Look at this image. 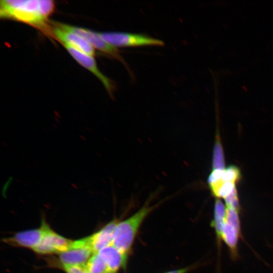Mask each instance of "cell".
Returning a JSON list of instances; mask_svg holds the SVG:
<instances>
[{
  "instance_id": "obj_1",
  "label": "cell",
  "mask_w": 273,
  "mask_h": 273,
  "mask_svg": "<svg viewBox=\"0 0 273 273\" xmlns=\"http://www.w3.org/2000/svg\"><path fill=\"white\" fill-rule=\"evenodd\" d=\"M55 8L51 0H2L0 16L49 31L48 22Z\"/></svg>"
},
{
  "instance_id": "obj_2",
  "label": "cell",
  "mask_w": 273,
  "mask_h": 273,
  "mask_svg": "<svg viewBox=\"0 0 273 273\" xmlns=\"http://www.w3.org/2000/svg\"><path fill=\"white\" fill-rule=\"evenodd\" d=\"M152 208L145 206L130 217L117 224L111 245L125 256L127 257L141 224Z\"/></svg>"
},
{
  "instance_id": "obj_3",
  "label": "cell",
  "mask_w": 273,
  "mask_h": 273,
  "mask_svg": "<svg viewBox=\"0 0 273 273\" xmlns=\"http://www.w3.org/2000/svg\"><path fill=\"white\" fill-rule=\"evenodd\" d=\"M100 36L110 45L116 47H135L164 44L158 39L140 34L119 32H98Z\"/></svg>"
},
{
  "instance_id": "obj_4",
  "label": "cell",
  "mask_w": 273,
  "mask_h": 273,
  "mask_svg": "<svg viewBox=\"0 0 273 273\" xmlns=\"http://www.w3.org/2000/svg\"><path fill=\"white\" fill-rule=\"evenodd\" d=\"M44 226L43 236L33 250L37 254L46 255L60 254L68 250L73 241L56 233L43 220Z\"/></svg>"
},
{
  "instance_id": "obj_5",
  "label": "cell",
  "mask_w": 273,
  "mask_h": 273,
  "mask_svg": "<svg viewBox=\"0 0 273 273\" xmlns=\"http://www.w3.org/2000/svg\"><path fill=\"white\" fill-rule=\"evenodd\" d=\"M94 254L86 237L73 241L68 250L59 254V259L62 265H84Z\"/></svg>"
},
{
  "instance_id": "obj_6",
  "label": "cell",
  "mask_w": 273,
  "mask_h": 273,
  "mask_svg": "<svg viewBox=\"0 0 273 273\" xmlns=\"http://www.w3.org/2000/svg\"><path fill=\"white\" fill-rule=\"evenodd\" d=\"M50 27V32L63 45L68 46L80 52L94 57L95 49L79 35L63 28L60 23H54Z\"/></svg>"
},
{
  "instance_id": "obj_7",
  "label": "cell",
  "mask_w": 273,
  "mask_h": 273,
  "mask_svg": "<svg viewBox=\"0 0 273 273\" xmlns=\"http://www.w3.org/2000/svg\"><path fill=\"white\" fill-rule=\"evenodd\" d=\"M63 28L70 31L84 38L94 49L111 55L117 58H119L118 51L116 48L110 45L104 40L98 32H95L89 29L60 23Z\"/></svg>"
},
{
  "instance_id": "obj_8",
  "label": "cell",
  "mask_w": 273,
  "mask_h": 273,
  "mask_svg": "<svg viewBox=\"0 0 273 273\" xmlns=\"http://www.w3.org/2000/svg\"><path fill=\"white\" fill-rule=\"evenodd\" d=\"M63 46L80 65L90 71L102 82L107 92L111 95L114 89L112 81L99 70L94 57L68 46Z\"/></svg>"
},
{
  "instance_id": "obj_9",
  "label": "cell",
  "mask_w": 273,
  "mask_h": 273,
  "mask_svg": "<svg viewBox=\"0 0 273 273\" xmlns=\"http://www.w3.org/2000/svg\"><path fill=\"white\" fill-rule=\"evenodd\" d=\"M44 232L43 221L40 228L16 233L14 236L4 239V242L11 246L33 249L40 242Z\"/></svg>"
},
{
  "instance_id": "obj_10",
  "label": "cell",
  "mask_w": 273,
  "mask_h": 273,
  "mask_svg": "<svg viewBox=\"0 0 273 273\" xmlns=\"http://www.w3.org/2000/svg\"><path fill=\"white\" fill-rule=\"evenodd\" d=\"M118 222L117 220H113L100 230L87 237L89 246L94 254H97L102 249L111 244Z\"/></svg>"
},
{
  "instance_id": "obj_11",
  "label": "cell",
  "mask_w": 273,
  "mask_h": 273,
  "mask_svg": "<svg viewBox=\"0 0 273 273\" xmlns=\"http://www.w3.org/2000/svg\"><path fill=\"white\" fill-rule=\"evenodd\" d=\"M241 236V226L233 224L224 220L221 239L228 246L231 257L234 260L239 257L238 247Z\"/></svg>"
},
{
  "instance_id": "obj_12",
  "label": "cell",
  "mask_w": 273,
  "mask_h": 273,
  "mask_svg": "<svg viewBox=\"0 0 273 273\" xmlns=\"http://www.w3.org/2000/svg\"><path fill=\"white\" fill-rule=\"evenodd\" d=\"M97 254L114 273H117L120 267L125 266L127 257L111 244L102 249Z\"/></svg>"
},
{
  "instance_id": "obj_13",
  "label": "cell",
  "mask_w": 273,
  "mask_h": 273,
  "mask_svg": "<svg viewBox=\"0 0 273 273\" xmlns=\"http://www.w3.org/2000/svg\"><path fill=\"white\" fill-rule=\"evenodd\" d=\"M212 194L217 198H225L235 188V183L223 180L221 178L209 184Z\"/></svg>"
},
{
  "instance_id": "obj_14",
  "label": "cell",
  "mask_w": 273,
  "mask_h": 273,
  "mask_svg": "<svg viewBox=\"0 0 273 273\" xmlns=\"http://www.w3.org/2000/svg\"><path fill=\"white\" fill-rule=\"evenodd\" d=\"M85 267L89 273H114L98 254H94L90 258Z\"/></svg>"
},
{
  "instance_id": "obj_15",
  "label": "cell",
  "mask_w": 273,
  "mask_h": 273,
  "mask_svg": "<svg viewBox=\"0 0 273 273\" xmlns=\"http://www.w3.org/2000/svg\"><path fill=\"white\" fill-rule=\"evenodd\" d=\"M224 158L222 147L219 136H216L212 157L213 170L224 169Z\"/></svg>"
},
{
  "instance_id": "obj_16",
  "label": "cell",
  "mask_w": 273,
  "mask_h": 273,
  "mask_svg": "<svg viewBox=\"0 0 273 273\" xmlns=\"http://www.w3.org/2000/svg\"><path fill=\"white\" fill-rule=\"evenodd\" d=\"M240 171L238 167L234 165H231L224 170L221 179L225 181L235 183L240 178Z\"/></svg>"
},
{
  "instance_id": "obj_17",
  "label": "cell",
  "mask_w": 273,
  "mask_h": 273,
  "mask_svg": "<svg viewBox=\"0 0 273 273\" xmlns=\"http://www.w3.org/2000/svg\"><path fill=\"white\" fill-rule=\"evenodd\" d=\"M226 207H232L239 210V202L236 187L232 193L224 198Z\"/></svg>"
},
{
  "instance_id": "obj_18",
  "label": "cell",
  "mask_w": 273,
  "mask_h": 273,
  "mask_svg": "<svg viewBox=\"0 0 273 273\" xmlns=\"http://www.w3.org/2000/svg\"><path fill=\"white\" fill-rule=\"evenodd\" d=\"M66 273H89L84 265H62Z\"/></svg>"
},
{
  "instance_id": "obj_19",
  "label": "cell",
  "mask_w": 273,
  "mask_h": 273,
  "mask_svg": "<svg viewBox=\"0 0 273 273\" xmlns=\"http://www.w3.org/2000/svg\"><path fill=\"white\" fill-rule=\"evenodd\" d=\"M188 270V268H183L172 271H169L165 273H186Z\"/></svg>"
},
{
  "instance_id": "obj_20",
  "label": "cell",
  "mask_w": 273,
  "mask_h": 273,
  "mask_svg": "<svg viewBox=\"0 0 273 273\" xmlns=\"http://www.w3.org/2000/svg\"><path fill=\"white\" fill-rule=\"evenodd\" d=\"M10 181H7V182L6 183L5 186L4 187V188H3V191H4V194H5V191H6V190H7L6 188L8 187V186H9V184L10 183Z\"/></svg>"
}]
</instances>
